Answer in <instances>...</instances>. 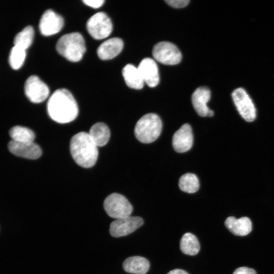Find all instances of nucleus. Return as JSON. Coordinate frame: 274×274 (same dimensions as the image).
<instances>
[{"instance_id":"nucleus-6","label":"nucleus","mask_w":274,"mask_h":274,"mask_svg":"<svg viewBox=\"0 0 274 274\" xmlns=\"http://www.w3.org/2000/svg\"><path fill=\"white\" fill-rule=\"evenodd\" d=\"M87 29L90 36L96 40L108 37L112 31L110 18L104 12H100L92 16L87 22Z\"/></svg>"},{"instance_id":"nucleus-21","label":"nucleus","mask_w":274,"mask_h":274,"mask_svg":"<svg viewBox=\"0 0 274 274\" xmlns=\"http://www.w3.org/2000/svg\"><path fill=\"white\" fill-rule=\"evenodd\" d=\"M180 246L182 252L188 255H195L200 250V245L197 237L189 232L186 233L182 236Z\"/></svg>"},{"instance_id":"nucleus-1","label":"nucleus","mask_w":274,"mask_h":274,"mask_svg":"<svg viewBox=\"0 0 274 274\" xmlns=\"http://www.w3.org/2000/svg\"><path fill=\"white\" fill-rule=\"evenodd\" d=\"M47 108L50 117L61 124L74 120L79 112L74 97L68 90L64 88L58 89L52 93L48 100Z\"/></svg>"},{"instance_id":"nucleus-12","label":"nucleus","mask_w":274,"mask_h":274,"mask_svg":"<svg viewBox=\"0 0 274 274\" xmlns=\"http://www.w3.org/2000/svg\"><path fill=\"white\" fill-rule=\"evenodd\" d=\"M8 147L13 154L29 159H38L42 154L40 146L34 142L20 143L11 140Z\"/></svg>"},{"instance_id":"nucleus-9","label":"nucleus","mask_w":274,"mask_h":274,"mask_svg":"<svg viewBox=\"0 0 274 274\" xmlns=\"http://www.w3.org/2000/svg\"><path fill=\"white\" fill-rule=\"evenodd\" d=\"M24 92L31 102L38 104L44 101L48 97L49 89L38 76L32 75L25 81Z\"/></svg>"},{"instance_id":"nucleus-28","label":"nucleus","mask_w":274,"mask_h":274,"mask_svg":"<svg viewBox=\"0 0 274 274\" xmlns=\"http://www.w3.org/2000/svg\"><path fill=\"white\" fill-rule=\"evenodd\" d=\"M233 274H257L255 270L247 267H241L236 269Z\"/></svg>"},{"instance_id":"nucleus-7","label":"nucleus","mask_w":274,"mask_h":274,"mask_svg":"<svg viewBox=\"0 0 274 274\" xmlns=\"http://www.w3.org/2000/svg\"><path fill=\"white\" fill-rule=\"evenodd\" d=\"M152 54L157 61L166 65L178 64L182 59V54L178 48L169 42H160L155 45Z\"/></svg>"},{"instance_id":"nucleus-17","label":"nucleus","mask_w":274,"mask_h":274,"mask_svg":"<svg viewBox=\"0 0 274 274\" xmlns=\"http://www.w3.org/2000/svg\"><path fill=\"white\" fill-rule=\"evenodd\" d=\"M225 225L231 232L236 235H246L252 230L251 221L246 217L239 219L232 216L229 217L226 219Z\"/></svg>"},{"instance_id":"nucleus-24","label":"nucleus","mask_w":274,"mask_h":274,"mask_svg":"<svg viewBox=\"0 0 274 274\" xmlns=\"http://www.w3.org/2000/svg\"><path fill=\"white\" fill-rule=\"evenodd\" d=\"M34 30L31 26H27L18 32L14 39V46L26 50L33 42Z\"/></svg>"},{"instance_id":"nucleus-4","label":"nucleus","mask_w":274,"mask_h":274,"mask_svg":"<svg viewBox=\"0 0 274 274\" xmlns=\"http://www.w3.org/2000/svg\"><path fill=\"white\" fill-rule=\"evenodd\" d=\"M162 124L160 117L154 113L144 115L137 122L134 127L136 138L145 144L155 141L160 135Z\"/></svg>"},{"instance_id":"nucleus-20","label":"nucleus","mask_w":274,"mask_h":274,"mask_svg":"<svg viewBox=\"0 0 274 274\" xmlns=\"http://www.w3.org/2000/svg\"><path fill=\"white\" fill-rule=\"evenodd\" d=\"M89 134L97 147L106 145L110 138V130L109 127L102 122H97L90 128Z\"/></svg>"},{"instance_id":"nucleus-13","label":"nucleus","mask_w":274,"mask_h":274,"mask_svg":"<svg viewBox=\"0 0 274 274\" xmlns=\"http://www.w3.org/2000/svg\"><path fill=\"white\" fill-rule=\"evenodd\" d=\"M193 136L192 128L189 124H183L173 135L172 145L178 153L189 150L193 145Z\"/></svg>"},{"instance_id":"nucleus-25","label":"nucleus","mask_w":274,"mask_h":274,"mask_svg":"<svg viewBox=\"0 0 274 274\" xmlns=\"http://www.w3.org/2000/svg\"><path fill=\"white\" fill-rule=\"evenodd\" d=\"M26 50L18 46H14L12 48L9 58L11 67L14 70L20 68L25 60Z\"/></svg>"},{"instance_id":"nucleus-8","label":"nucleus","mask_w":274,"mask_h":274,"mask_svg":"<svg viewBox=\"0 0 274 274\" xmlns=\"http://www.w3.org/2000/svg\"><path fill=\"white\" fill-rule=\"evenodd\" d=\"M231 95L241 116L248 122L254 121L256 117V108L246 91L243 88H237L233 90Z\"/></svg>"},{"instance_id":"nucleus-10","label":"nucleus","mask_w":274,"mask_h":274,"mask_svg":"<svg viewBox=\"0 0 274 274\" xmlns=\"http://www.w3.org/2000/svg\"><path fill=\"white\" fill-rule=\"evenodd\" d=\"M143 223V219L138 216H130L117 219L111 223L110 233L115 237L126 236L140 227Z\"/></svg>"},{"instance_id":"nucleus-23","label":"nucleus","mask_w":274,"mask_h":274,"mask_svg":"<svg viewBox=\"0 0 274 274\" xmlns=\"http://www.w3.org/2000/svg\"><path fill=\"white\" fill-rule=\"evenodd\" d=\"M180 189L185 192L193 193L199 187V182L197 176L192 173H186L182 175L179 181Z\"/></svg>"},{"instance_id":"nucleus-15","label":"nucleus","mask_w":274,"mask_h":274,"mask_svg":"<svg viewBox=\"0 0 274 274\" xmlns=\"http://www.w3.org/2000/svg\"><path fill=\"white\" fill-rule=\"evenodd\" d=\"M123 42L119 38L108 39L98 47L97 53L101 60H109L117 56L122 50Z\"/></svg>"},{"instance_id":"nucleus-19","label":"nucleus","mask_w":274,"mask_h":274,"mask_svg":"<svg viewBox=\"0 0 274 274\" xmlns=\"http://www.w3.org/2000/svg\"><path fill=\"white\" fill-rule=\"evenodd\" d=\"M122 75L129 87L135 89H141L143 87L144 80L138 67L133 64H126L122 70Z\"/></svg>"},{"instance_id":"nucleus-16","label":"nucleus","mask_w":274,"mask_h":274,"mask_svg":"<svg viewBox=\"0 0 274 274\" xmlns=\"http://www.w3.org/2000/svg\"><path fill=\"white\" fill-rule=\"evenodd\" d=\"M211 98V91L206 87L197 88L192 95V103L197 114L201 117L208 116L210 109L207 102Z\"/></svg>"},{"instance_id":"nucleus-5","label":"nucleus","mask_w":274,"mask_h":274,"mask_svg":"<svg viewBox=\"0 0 274 274\" xmlns=\"http://www.w3.org/2000/svg\"><path fill=\"white\" fill-rule=\"evenodd\" d=\"M104 208L108 215L116 219L130 216L133 210L127 199L117 193H112L106 198Z\"/></svg>"},{"instance_id":"nucleus-3","label":"nucleus","mask_w":274,"mask_h":274,"mask_svg":"<svg viewBox=\"0 0 274 274\" xmlns=\"http://www.w3.org/2000/svg\"><path fill=\"white\" fill-rule=\"evenodd\" d=\"M56 49L57 52L72 62L80 61L86 51L83 36L79 32H72L61 36L58 40Z\"/></svg>"},{"instance_id":"nucleus-26","label":"nucleus","mask_w":274,"mask_h":274,"mask_svg":"<svg viewBox=\"0 0 274 274\" xmlns=\"http://www.w3.org/2000/svg\"><path fill=\"white\" fill-rule=\"evenodd\" d=\"M165 2L169 6L175 8H181L186 7L189 3L188 0H166Z\"/></svg>"},{"instance_id":"nucleus-22","label":"nucleus","mask_w":274,"mask_h":274,"mask_svg":"<svg viewBox=\"0 0 274 274\" xmlns=\"http://www.w3.org/2000/svg\"><path fill=\"white\" fill-rule=\"evenodd\" d=\"M12 141L20 143L33 142L35 134L31 129L23 126H15L9 131Z\"/></svg>"},{"instance_id":"nucleus-29","label":"nucleus","mask_w":274,"mask_h":274,"mask_svg":"<svg viewBox=\"0 0 274 274\" xmlns=\"http://www.w3.org/2000/svg\"><path fill=\"white\" fill-rule=\"evenodd\" d=\"M167 274H188V273L183 269H173L170 271Z\"/></svg>"},{"instance_id":"nucleus-27","label":"nucleus","mask_w":274,"mask_h":274,"mask_svg":"<svg viewBox=\"0 0 274 274\" xmlns=\"http://www.w3.org/2000/svg\"><path fill=\"white\" fill-rule=\"evenodd\" d=\"M83 2L90 7L98 8L100 7L105 2L104 0H84Z\"/></svg>"},{"instance_id":"nucleus-11","label":"nucleus","mask_w":274,"mask_h":274,"mask_svg":"<svg viewBox=\"0 0 274 274\" xmlns=\"http://www.w3.org/2000/svg\"><path fill=\"white\" fill-rule=\"evenodd\" d=\"M64 24L63 18L51 9L45 11L39 22L41 33L45 36H49L58 33Z\"/></svg>"},{"instance_id":"nucleus-2","label":"nucleus","mask_w":274,"mask_h":274,"mask_svg":"<svg viewBox=\"0 0 274 274\" xmlns=\"http://www.w3.org/2000/svg\"><path fill=\"white\" fill-rule=\"evenodd\" d=\"M71 155L75 162L83 168L92 167L97 160L98 151L89 133L82 131L75 134L70 144Z\"/></svg>"},{"instance_id":"nucleus-14","label":"nucleus","mask_w":274,"mask_h":274,"mask_svg":"<svg viewBox=\"0 0 274 274\" xmlns=\"http://www.w3.org/2000/svg\"><path fill=\"white\" fill-rule=\"evenodd\" d=\"M138 68L144 83L150 87L156 86L159 82L158 68L155 61L150 58H145L140 63Z\"/></svg>"},{"instance_id":"nucleus-18","label":"nucleus","mask_w":274,"mask_h":274,"mask_svg":"<svg viewBox=\"0 0 274 274\" xmlns=\"http://www.w3.org/2000/svg\"><path fill=\"white\" fill-rule=\"evenodd\" d=\"M150 267L148 260L141 256H132L126 258L123 263L124 270L133 274H145Z\"/></svg>"}]
</instances>
